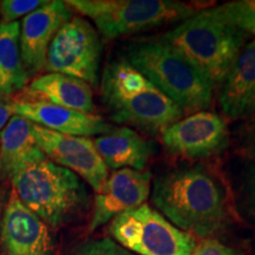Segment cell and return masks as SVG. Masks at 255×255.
I'll return each mask as SVG.
<instances>
[{
    "mask_svg": "<svg viewBox=\"0 0 255 255\" xmlns=\"http://www.w3.org/2000/svg\"><path fill=\"white\" fill-rule=\"evenodd\" d=\"M151 202L181 231L205 240L225 231L235 213L227 184L201 164L158 175Z\"/></svg>",
    "mask_w": 255,
    "mask_h": 255,
    "instance_id": "6da1fadb",
    "label": "cell"
},
{
    "mask_svg": "<svg viewBox=\"0 0 255 255\" xmlns=\"http://www.w3.org/2000/svg\"><path fill=\"white\" fill-rule=\"evenodd\" d=\"M9 109L12 115H18L36 126L63 135L101 136L114 128L97 115L79 113L45 102L12 101L9 98Z\"/></svg>",
    "mask_w": 255,
    "mask_h": 255,
    "instance_id": "5bb4252c",
    "label": "cell"
},
{
    "mask_svg": "<svg viewBox=\"0 0 255 255\" xmlns=\"http://www.w3.org/2000/svg\"><path fill=\"white\" fill-rule=\"evenodd\" d=\"M124 58L183 113L206 111L213 105L212 84L161 37L131 41L127 46Z\"/></svg>",
    "mask_w": 255,
    "mask_h": 255,
    "instance_id": "277c9868",
    "label": "cell"
},
{
    "mask_svg": "<svg viewBox=\"0 0 255 255\" xmlns=\"http://www.w3.org/2000/svg\"><path fill=\"white\" fill-rule=\"evenodd\" d=\"M12 101L45 102L58 107L94 114L95 103L91 87L81 79L47 72L36 76L23 91L11 98Z\"/></svg>",
    "mask_w": 255,
    "mask_h": 255,
    "instance_id": "2e32d148",
    "label": "cell"
},
{
    "mask_svg": "<svg viewBox=\"0 0 255 255\" xmlns=\"http://www.w3.org/2000/svg\"><path fill=\"white\" fill-rule=\"evenodd\" d=\"M20 24L0 23V96L12 98L27 87L30 76L20 52Z\"/></svg>",
    "mask_w": 255,
    "mask_h": 255,
    "instance_id": "d6986e66",
    "label": "cell"
},
{
    "mask_svg": "<svg viewBox=\"0 0 255 255\" xmlns=\"http://www.w3.org/2000/svg\"><path fill=\"white\" fill-rule=\"evenodd\" d=\"M12 117L11 109H9V98L0 96V131L4 129Z\"/></svg>",
    "mask_w": 255,
    "mask_h": 255,
    "instance_id": "484cf974",
    "label": "cell"
},
{
    "mask_svg": "<svg viewBox=\"0 0 255 255\" xmlns=\"http://www.w3.org/2000/svg\"><path fill=\"white\" fill-rule=\"evenodd\" d=\"M191 255H242L234 248L226 246L215 239H206L201 244L196 245Z\"/></svg>",
    "mask_w": 255,
    "mask_h": 255,
    "instance_id": "d4e9b609",
    "label": "cell"
},
{
    "mask_svg": "<svg viewBox=\"0 0 255 255\" xmlns=\"http://www.w3.org/2000/svg\"><path fill=\"white\" fill-rule=\"evenodd\" d=\"M45 157L32 135V123L12 115L0 131V181H11L24 168Z\"/></svg>",
    "mask_w": 255,
    "mask_h": 255,
    "instance_id": "ac0fdd59",
    "label": "cell"
},
{
    "mask_svg": "<svg viewBox=\"0 0 255 255\" xmlns=\"http://www.w3.org/2000/svg\"><path fill=\"white\" fill-rule=\"evenodd\" d=\"M45 0H2L0 1V23H14L45 4Z\"/></svg>",
    "mask_w": 255,
    "mask_h": 255,
    "instance_id": "7402d4cb",
    "label": "cell"
},
{
    "mask_svg": "<svg viewBox=\"0 0 255 255\" xmlns=\"http://www.w3.org/2000/svg\"><path fill=\"white\" fill-rule=\"evenodd\" d=\"M237 149L242 157L255 163V116L247 120L237 137Z\"/></svg>",
    "mask_w": 255,
    "mask_h": 255,
    "instance_id": "cb8c5ba5",
    "label": "cell"
},
{
    "mask_svg": "<svg viewBox=\"0 0 255 255\" xmlns=\"http://www.w3.org/2000/svg\"><path fill=\"white\" fill-rule=\"evenodd\" d=\"M72 18L66 1H46L43 6L23 18L20 23V52L27 75L45 71L46 56L57 32Z\"/></svg>",
    "mask_w": 255,
    "mask_h": 255,
    "instance_id": "4fadbf2b",
    "label": "cell"
},
{
    "mask_svg": "<svg viewBox=\"0 0 255 255\" xmlns=\"http://www.w3.org/2000/svg\"><path fill=\"white\" fill-rule=\"evenodd\" d=\"M8 194L9 193H7V191H6L5 188H0V216H1L2 209H4L6 201H7Z\"/></svg>",
    "mask_w": 255,
    "mask_h": 255,
    "instance_id": "4316f807",
    "label": "cell"
},
{
    "mask_svg": "<svg viewBox=\"0 0 255 255\" xmlns=\"http://www.w3.org/2000/svg\"><path fill=\"white\" fill-rule=\"evenodd\" d=\"M66 4L91 19L107 39L181 23L196 13L193 6L174 0H70Z\"/></svg>",
    "mask_w": 255,
    "mask_h": 255,
    "instance_id": "8992f818",
    "label": "cell"
},
{
    "mask_svg": "<svg viewBox=\"0 0 255 255\" xmlns=\"http://www.w3.org/2000/svg\"><path fill=\"white\" fill-rule=\"evenodd\" d=\"M151 173L148 170L121 169L108 177L96 193L89 231L94 232L127 210L144 205L150 194Z\"/></svg>",
    "mask_w": 255,
    "mask_h": 255,
    "instance_id": "7c38bea8",
    "label": "cell"
},
{
    "mask_svg": "<svg viewBox=\"0 0 255 255\" xmlns=\"http://www.w3.org/2000/svg\"><path fill=\"white\" fill-rule=\"evenodd\" d=\"M34 141L50 161L69 169L98 193L109 177L108 167L89 137L63 135L32 123Z\"/></svg>",
    "mask_w": 255,
    "mask_h": 255,
    "instance_id": "30bf717a",
    "label": "cell"
},
{
    "mask_svg": "<svg viewBox=\"0 0 255 255\" xmlns=\"http://www.w3.org/2000/svg\"><path fill=\"white\" fill-rule=\"evenodd\" d=\"M72 255H136L110 238L96 239L83 244Z\"/></svg>",
    "mask_w": 255,
    "mask_h": 255,
    "instance_id": "603a6c76",
    "label": "cell"
},
{
    "mask_svg": "<svg viewBox=\"0 0 255 255\" xmlns=\"http://www.w3.org/2000/svg\"><path fill=\"white\" fill-rule=\"evenodd\" d=\"M98 154L114 170H144L154 154V144L128 127L113 128L94 139Z\"/></svg>",
    "mask_w": 255,
    "mask_h": 255,
    "instance_id": "e0dca14e",
    "label": "cell"
},
{
    "mask_svg": "<svg viewBox=\"0 0 255 255\" xmlns=\"http://www.w3.org/2000/svg\"><path fill=\"white\" fill-rule=\"evenodd\" d=\"M103 52L101 37L87 19L72 15L53 38L46 56L45 71L71 76L97 85Z\"/></svg>",
    "mask_w": 255,
    "mask_h": 255,
    "instance_id": "ba28073f",
    "label": "cell"
},
{
    "mask_svg": "<svg viewBox=\"0 0 255 255\" xmlns=\"http://www.w3.org/2000/svg\"><path fill=\"white\" fill-rule=\"evenodd\" d=\"M219 89L250 36L226 17L220 6L196 12L161 36Z\"/></svg>",
    "mask_w": 255,
    "mask_h": 255,
    "instance_id": "3957f363",
    "label": "cell"
},
{
    "mask_svg": "<svg viewBox=\"0 0 255 255\" xmlns=\"http://www.w3.org/2000/svg\"><path fill=\"white\" fill-rule=\"evenodd\" d=\"M219 103L229 120L255 116V39L248 38L227 78L219 88Z\"/></svg>",
    "mask_w": 255,
    "mask_h": 255,
    "instance_id": "9a60e30c",
    "label": "cell"
},
{
    "mask_svg": "<svg viewBox=\"0 0 255 255\" xmlns=\"http://www.w3.org/2000/svg\"><path fill=\"white\" fill-rule=\"evenodd\" d=\"M11 184L19 200L53 229L75 220L90 202L84 181L47 157L15 174Z\"/></svg>",
    "mask_w": 255,
    "mask_h": 255,
    "instance_id": "5b68a950",
    "label": "cell"
},
{
    "mask_svg": "<svg viewBox=\"0 0 255 255\" xmlns=\"http://www.w3.org/2000/svg\"><path fill=\"white\" fill-rule=\"evenodd\" d=\"M109 233L136 255H191L196 247L193 235L145 203L111 220Z\"/></svg>",
    "mask_w": 255,
    "mask_h": 255,
    "instance_id": "52a82bcc",
    "label": "cell"
},
{
    "mask_svg": "<svg viewBox=\"0 0 255 255\" xmlns=\"http://www.w3.org/2000/svg\"><path fill=\"white\" fill-rule=\"evenodd\" d=\"M101 95L115 122L149 135H162L184 114L126 58L114 59L105 65Z\"/></svg>",
    "mask_w": 255,
    "mask_h": 255,
    "instance_id": "7a4b0ae2",
    "label": "cell"
},
{
    "mask_svg": "<svg viewBox=\"0 0 255 255\" xmlns=\"http://www.w3.org/2000/svg\"><path fill=\"white\" fill-rule=\"evenodd\" d=\"M161 136L170 154L188 159L210 158L223 154L229 146L226 120L207 110L173 123Z\"/></svg>",
    "mask_w": 255,
    "mask_h": 255,
    "instance_id": "9c48e42d",
    "label": "cell"
},
{
    "mask_svg": "<svg viewBox=\"0 0 255 255\" xmlns=\"http://www.w3.org/2000/svg\"><path fill=\"white\" fill-rule=\"evenodd\" d=\"M233 24L255 39V0H237L220 6Z\"/></svg>",
    "mask_w": 255,
    "mask_h": 255,
    "instance_id": "44dd1931",
    "label": "cell"
},
{
    "mask_svg": "<svg viewBox=\"0 0 255 255\" xmlns=\"http://www.w3.org/2000/svg\"><path fill=\"white\" fill-rule=\"evenodd\" d=\"M1 255H56L50 227L11 189L0 220Z\"/></svg>",
    "mask_w": 255,
    "mask_h": 255,
    "instance_id": "8fae6325",
    "label": "cell"
},
{
    "mask_svg": "<svg viewBox=\"0 0 255 255\" xmlns=\"http://www.w3.org/2000/svg\"><path fill=\"white\" fill-rule=\"evenodd\" d=\"M235 213L255 227V163L247 162L235 177L232 189Z\"/></svg>",
    "mask_w": 255,
    "mask_h": 255,
    "instance_id": "ffe728a7",
    "label": "cell"
}]
</instances>
